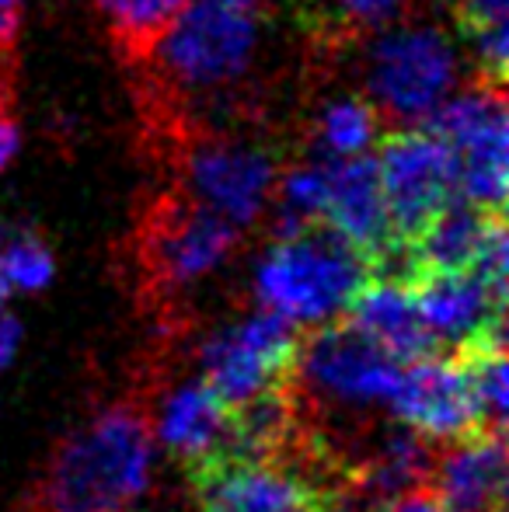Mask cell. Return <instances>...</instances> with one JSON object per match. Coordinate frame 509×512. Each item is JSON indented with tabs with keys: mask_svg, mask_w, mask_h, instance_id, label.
Returning <instances> with one entry per match:
<instances>
[{
	"mask_svg": "<svg viewBox=\"0 0 509 512\" xmlns=\"http://www.w3.org/2000/svg\"><path fill=\"white\" fill-rule=\"evenodd\" d=\"M321 223L363 255L374 276L398 279L401 244L391 230L381 192V171L370 154L328 157V192Z\"/></svg>",
	"mask_w": 509,
	"mask_h": 512,
	"instance_id": "obj_11",
	"label": "cell"
},
{
	"mask_svg": "<svg viewBox=\"0 0 509 512\" xmlns=\"http://www.w3.org/2000/svg\"><path fill=\"white\" fill-rule=\"evenodd\" d=\"M391 512H457V509L447 506L436 492H426V488L419 485V488H412V492L398 495V499L391 502Z\"/></svg>",
	"mask_w": 509,
	"mask_h": 512,
	"instance_id": "obj_25",
	"label": "cell"
},
{
	"mask_svg": "<svg viewBox=\"0 0 509 512\" xmlns=\"http://www.w3.org/2000/svg\"><path fill=\"white\" fill-rule=\"evenodd\" d=\"M18 345H21L18 317H11V314H4V310H0V373L14 363V352H18Z\"/></svg>",
	"mask_w": 509,
	"mask_h": 512,
	"instance_id": "obj_26",
	"label": "cell"
},
{
	"mask_svg": "<svg viewBox=\"0 0 509 512\" xmlns=\"http://www.w3.org/2000/svg\"><path fill=\"white\" fill-rule=\"evenodd\" d=\"M18 11H21V0H0V60H4L7 49L14 46V35H18Z\"/></svg>",
	"mask_w": 509,
	"mask_h": 512,
	"instance_id": "obj_27",
	"label": "cell"
},
{
	"mask_svg": "<svg viewBox=\"0 0 509 512\" xmlns=\"http://www.w3.org/2000/svg\"><path fill=\"white\" fill-rule=\"evenodd\" d=\"M457 81V53L436 25L381 32L367 53V91L377 115L422 126Z\"/></svg>",
	"mask_w": 509,
	"mask_h": 512,
	"instance_id": "obj_4",
	"label": "cell"
},
{
	"mask_svg": "<svg viewBox=\"0 0 509 512\" xmlns=\"http://www.w3.org/2000/svg\"><path fill=\"white\" fill-rule=\"evenodd\" d=\"M95 4L109 18L116 46L129 60H143L157 42V35L175 21V14L189 0H95Z\"/></svg>",
	"mask_w": 509,
	"mask_h": 512,
	"instance_id": "obj_22",
	"label": "cell"
},
{
	"mask_svg": "<svg viewBox=\"0 0 509 512\" xmlns=\"http://www.w3.org/2000/svg\"><path fill=\"white\" fill-rule=\"evenodd\" d=\"M408 0H293L300 25L314 42H349L367 32H381L401 18Z\"/></svg>",
	"mask_w": 509,
	"mask_h": 512,
	"instance_id": "obj_18",
	"label": "cell"
},
{
	"mask_svg": "<svg viewBox=\"0 0 509 512\" xmlns=\"http://www.w3.org/2000/svg\"><path fill=\"white\" fill-rule=\"evenodd\" d=\"M297 345L300 335L290 321L258 307L206 335L199 345V370L227 405L245 408L265 394L290 391Z\"/></svg>",
	"mask_w": 509,
	"mask_h": 512,
	"instance_id": "obj_5",
	"label": "cell"
},
{
	"mask_svg": "<svg viewBox=\"0 0 509 512\" xmlns=\"http://www.w3.org/2000/svg\"><path fill=\"white\" fill-rule=\"evenodd\" d=\"M18 154V126L7 112H0V171L11 164V157Z\"/></svg>",
	"mask_w": 509,
	"mask_h": 512,
	"instance_id": "obj_28",
	"label": "cell"
},
{
	"mask_svg": "<svg viewBox=\"0 0 509 512\" xmlns=\"http://www.w3.org/2000/svg\"><path fill=\"white\" fill-rule=\"evenodd\" d=\"M53 251L35 230L0 220V276L11 293H39L53 283Z\"/></svg>",
	"mask_w": 509,
	"mask_h": 512,
	"instance_id": "obj_23",
	"label": "cell"
},
{
	"mask_svg": "<svg viewBox=\"0 0 509 512\" xmlns=\"http://www.w3.org/2000/svg\"><path fill=\"white\" fill-rule=\"evenodd\" d=\"M429 467H433V453H429L426 439L408 429V425H398L381 439L370 464L363 467L360 488L394 502L398 495L419 488L429 478Z\"/></svg>",
	"mask_w": 509,
	"mask_h": 512,
	"instance_id": "obj_19",
	"label": "cell"
},
{
	"mask_svg": "<svg viewBox=\"0 0 509 512\" xmlns=\"http://www.w3.org/2000/svg\"><path fill=\"white\" fill-rule=\"evenodd\" d=\"M377 108L363 98L342 95L328 102L314 119V150L318 157H353L367 154L377 136Z\"/></svg>",
	"mask_w": 509,
	"mask_h": 512,
	"instance_id": "obj_21",
	"label": "cell"
},
{
	"mask_svg": "<svg viewBox=\"0 0 509 512\" xmlns=\"http://www.w3.org/2000/svg\"><path fill=\"white\" fill-rule=\"evenodd\" d=\"M293 377L304 380L307 391L318 394L325 405L367 411L391 401L401 363L377 349L349 321L335 317L300 338Z\"/></svg>",
	"mask_w": 509,
	"mask_h": 512,
	"instance_id": "obj_8",
	"label": "cell"
},
{
	"mask_svg": "<svg viewBox=\"0 0 509 512\" xmlns=\"http://www.w3.org/2000/svg\"><path fill=\"white\" fill-rule=\"evenodd\" d=\"M387 408L401 425L419 432L426 443H454V439L485 429L475 401H471L461 363L436 356V352L401 366Z\"/></svg>",
	"mask_w": 509,
	"mask_h": 512,
	"instance_id": "obj_13",
	"label": "cell"
},
{
	"mask_svg": "<svg viewBox=\"0 0 509 512\" xmlns=\"http://www.w3.org/2000/svg\"><path fill=\"white\" fill-rule=\"evenodd\" d=\"M123 512H129V509H123Z\"/></svg>",
	"mask_w": 509,
	"mask_h": 512,
	"instance_id": "obj_30",
	"label": "cell"
},
{
	"mask_svg": "<svg viewBox=\"0 0 509 512\" xmlns=\"http://www.w3.org/2000/svg\"><path fill=\"white\" fill-rule=\"evenodd\" d=\"M265 0H189L150 46L157 81L182 98H224L255 67Z\"/></svg>",
	"mask_w": 509,
	"mask_h": 512,
	"instance_id": "obj_2",
	"label": "cell"
},
{
	"mask_svg": "<svg viewBox=\"0 0 509 512\" xmlns=\"http://www.w3.org/2000/svg\"><path fill=\"white\" fill-rule=\"evenodd\" d=\"M241 241V227L192 199H164L150 209L143 230V262L157 286L182 290L231 258Z\"/></svg>",
	"mask_w": 509,
	"mask_h": 512,
	"instance_id": "obj_10",
	"label": "cell"
},
{
	"mask_svg": "<svg viewBox=\"0 0 509 512\" xmlns=\"http://www.w3.org/2000/svg\"><path fill=\"white\" fill-rule=\"evenodd\" d=\"M422 129L436 133L457 161V196L482 213H503L509 182L506 98L496 84H475L464 95L443 98Z\"/></svg>",
	"mask_w": 509,
	"mask_h": 512,
	"instance_id": "obj_6",
	"label": "cell"
},
{
	"mask_svg": "<svg viewBox=\"0 0 509 512\" xmlns=\"http://www.w3.org/2000/svg\"><path fill=\"white\" fill-rule=\"evenodd\" d=\"M457 363L464 370V380H468L471 401L478 408V418H482L485 429L503 432L506 425V335L503 331H489V335H478L471 342L457 345Z\"/></svg>",
	"mask_w": 509,
	"mask_h": 512,
	"instance_id": "obj_20",
	"label": "cell"
},
{
	"mask_svg": "<svg viewBox=\"0 0 509 512\" xmlns=\"http://www.w3.org/2000/svg\"><path fill=\"white\" fill-rule=\"evenodd\" d=\"M419 317L436 345H464L506 324V286H496L475 269L429 272L408 279Z\"/></svg>",
	"mask_w": 509,
	"mask_h": 512,
	"instance_id": "obj_15",
	"label": "cell"
},
{
	"mask_svg": "<svg viewBox=\"0 0 509 512\" xmlns=\"http://www.w3.org/2000/svg\"><path fill=\"white\" fill-rule=\"evenodd\" d=\"M150 432L171 457L182 460L189 474L203 471L217 460L238 457L234 408L203 377L185 380L175 391L164 394Z\"/></svg>",
	"mask_w": 509,
	"mask_h": 512,
	"instance_id": "obj_14",
	"label": "cell"
},
{
	"mask_svg": "<svg viewBox=\"0 0 509 512\" xmlns=\"http://www.w3.org/2000/svg\"><path fill=\"white\" fill-rule=\"evenodd\" d=\"M381 192L401 251L457 196L454 150L429 129H401L381 147Z\"/></svg>",
	"mask_w": 509,
	"mask_h": 512,
	"instance_id": "obj_9",
	"label": "cell"
},
{
	"mask_svg": "<svg viewBox=\"0 0 509 512\" xmlns=\"http://www.w3.org/2000/svg\"><path fill=\"white\" fill-rule=\"evenodd\" d=\"M154 478V432L136 408L116 405L60 443L42 478V512H123Z\"/></svg>",
	"mask_w": 509,
	"mask_h": 512,
	"instance_id": "obj_1",
	"label": "cell"
},
{
	"mask_svg": "<svg viewBox=\"0 0 509 512\" xmlns=\"http://www.w3.org/2000/svg\"><path fill=\"white\" fill-rule=\"evenodd\" d=\"M374 276L356 248L325 223H307L265 248L255 265L258 307L272 310L293 328H318L346 314L367 279Z\"/></svg>",
	"mask_w": 509,
	"mask_h": 512,
	"instance_id": "obj_3",
	"label": "cell"
},
{
	"mask_svg": "<svg viewBox=\"0 0 509 512\" xmlns=\"http://www.w3.org/2000/svg\"><path fill=\"white\" fill-rule=\"evenodd\" d=\"M433 492L457 512H506L509 460L506 439L496 429H478L454 439L429 467Z\"/></svg>",
	"mask_w": 509,
	"mask_h": 512,
	"instance_id": "obj_16",
	"label": "cell"
},
{
	"mask_svg": "<svg viewBox=\"0 0 509 512\" xmlns=\"http://www.w3.org/2000/svg\"><path fill=\"white\" fill-rule=\"evenodd\" d=\"M178 171L192 203L213 209L234 227L255 223L276 189V154L231 133L189 140L178 154Z\"/></svg>",
	"mask_w": 509,
	"mask_h": 512,
	"instance_id": "obj_7",
	"label": "cell"
},
{
	"mask_svg": "<svg viewBox=\"0 0 509 512\" xmlns=\"http://www.w3.org/2000/svg\"><path fill=\"white\" fill-rule=\"evenodd\" d=\"M506 14H509V0H457L461 39L492 32V28H506Z\"/></svg>",
	"mask_w": 509,
	"mask_h": 512,
	"instance_id": "obj_24",
	"label": "cell"
},
{
	"mask_svg": "<svg viewBox=\"0 0 509 512\" xmlns=\"http://www.w3.org/2000/svg\"><path fill=\"white\" fill-rule=\"evenodd\" d=\"M342 317H346L360 335H367L377 349H384L391 359H398L401 366L440 349V345L433 342V335L426 331V324H422L419 307H415V300H412V290H408L401 279L370 276L367 283L356 290V297L349 300Z\"/></svg>",
	"mask_w": 509,
	"mask_h": 512,
	"instance_id": "obj_17",
	"label": "cell"
},
{
	"mask_svg": "<svg viewBox=\"0 0 509 512\" xmlns=\"http://www.w3.org/2000/svg\"><path fill=\"white\" fill-rule=\"evenodd\" d=\"M272 457H227L189 474L199 512H321L332 492Z\"/></svg>",
	"mask_w": 509,
	"mask_h": 512,
	"instance_id": "obj_12",
	"label": "cell"
},
{
	"mask_svg": "<svg viewBox=\"0 0 509 512\" xmlns=\"http://www.w3.org/2000/svg\"><path fill=\"white\" fill-rule=\"evenodd\" d=\"M7 297H11V290H7L4 276H0V310H4V304H7Z\"/></svg>",
	"mask_w": 509,
	"mask_h": 512,
	"instance_id": "obj_29",
	"label": "cell"
}]
</instances>
